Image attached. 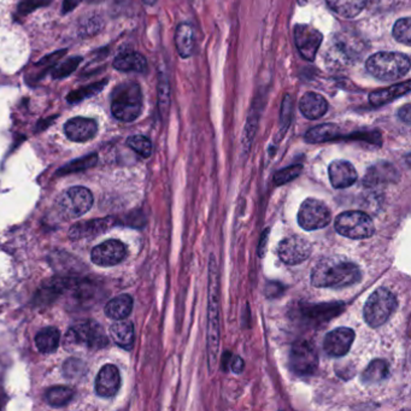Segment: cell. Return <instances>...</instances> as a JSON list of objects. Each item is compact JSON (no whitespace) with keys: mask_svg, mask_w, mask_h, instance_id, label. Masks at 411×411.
I'll list each match as a JSON object with an SVG mask.
<instances>
[{"mask_svg":"<svg viewBox=\"0 0 411 411\" xmlns=\"http://www.w3.org/2000/svg\"><path fill=\"white\" fill-rule=\"evenodd\" d=\"M110 336L116 345L121 346L122 349H132L134 344V326L130 322H126L119 320L117 322L111 324Z\"/></svg>","mask_w":411,"mask_h":411,"instance_id":"cb8c5ba5","label":"cell"},{"mask_svg":"<svg viewBox=\"0 0 411 411\" xmlns=\"http://www.w3.org/2000/svg\"><path fill=\"white\" fill-rule=\"evenodd\" d=\"M114 68L119 71H134V73H142L147 68L146 58L137 52H126L119 54L114 61Z\"/></svg>","mask_w":411,"mask_h":411,"instance_id":"603a6c76","label":"cell"},{"mask_svg":"<svg viewBox=\"0 0 411 411\" xmlns=\"http://www.w3.org/2000/svg\"><path fill=\"white\" fill-rule=\"evenodd\" d=\"M366 66L376 79L394 81L410 71V59L404 53L378 52L368 58Z\"/></svg>","mask_w":411,"mask_h":411,"instance_id":"3957f363","label":"cell"},{"mask_svg":"<svg viewBox=\"0 0 411 411\" xmlns=\"http://www.w3.org/2000/svg\"><path fill=\"white\" fill-rule=\"evenodd\" d=\"M51 1L52 0H22L18 5V13H21V15L31 13L38 8L51 4Z\"/></svg>","mask_w":411,"mask_h":411,"instance_id":"74e56055","label":"cell"},{"mask_svg":"<svg viewBox=\"0 0 411 411\" xmlns=\"http://www.w3.org/2000/svg\"><path fill=\"white\" fill-rule=\"evenodd\" d=\"M66 339H70L71 343L86 345L89 349H102L109 343L102 326L94 321L76 323L66 333Z\"/></svg>","mask_w":411,"mask_h":411,"instance_id":"9c48e42d","label":"cell"},{"mask_svg":"<svg viewBox=\"0 0 411 411\" xmlns=\"http://www.w3.org/2000/svg\"><path fill=\"white\" fill-rule=\"evenodd\" d=\"M301 172H303V167L299 164L291 165L288 168L281 169L274 175L275 185L281 186L287 184V182H291L292 180H294V179L299 177Z\"/></svg>","mask_w":411,"mask_h":411,"instance_id":"836d02e7","label":"cell"},{"mask_svg":"<svg viewBox=\"0 0 411 411\" xmlns=\"http://www.w3.org/2000/svg\"><path fill=\"white\" fill-rule=\"evenodd\" d=\"M80 62H81V58L80 57L70 58V59H68L66 62H63L62 64H59V66L53 70V77H56V79H63V77H66V76L70 75L71 73L75 70L76 68H77Z\"/></svg>","mask_w":411,"mask_h":411,"instance_id":"d590c367","label":"cell"},{"mask_svg":"<svg viewBox=\"0 0 411 411\" xmlns=\"http://www.w3.org/2000/svg\"><path fill=\"white\" fill-rule=\"evenodd\" d=\"M313 246L301 237H290L278 244V253L280 260L288 265L299 264L309 258Z\"/></svg>","mask_w":411,"mask_h":411,"instance_id":"7c38bea8","label":"cell"},{"mask_svg":"<svg viewBox=\"0 0 411 411\" xmlns=\"http://www.w3.org/2000/svg\"><path fill=\"white\" fill-rule=\"evenodd\" d=\"M93 202L92 192L86 187L77 186L64 190L58 197L57 209L66 218H79L91 210Z\"/></svg>","mask_w":411,"mask_h":411,"instance_id":"8992f818","label":"cell"},{"mask_svg":"<svg viewBox=\"0 0 411 411\" xmlns=\"http://www.w3.org/2000/svg\"><path fill=\"white\" fill-rule=\"evenodd\" d=\"M195 31L190 23H180L175 33V45L182 58H188L195 51Z\"/></svg>","mask_w":411,"mask_h":411,"instance_id":"44dd1931","label":"cell"},{"mask_svg":"<svg viewBox=\"0 0 411 411\" xmlns=\"http://www.w3.org/2000/svg\"><path fill=\"white\" fill-rule=\"evenodd\" d=\"M397 308V299L387 288L380 287L371 293L366 301L363 315L366 322L373 328H378L387 322Z\"/></svg>","mask_w":411,"mask_h":411,"instance_id":"5b68a950","label":"cell"},{"mask_svg":"<svg viewBox=\"0 0 411 411\" xmlns=\"http://www.w3.org/2000/svg\"><path fill=\"white\" fill-rule=\"evenodd\" d=\"M410 18H401L398 20L394 27V39L398 40L399 43L407 45H410L411 40V27Z\"/></svg>","mask_w":411,"mask_h":411,"instance_id":"1f68e13d","label":"cell"},{"mask_svg":"<svg viewBox=\"0 0 411 411\" xmlns=\"http://www.w3.org/2000/svg\"><path fill=\"white\" fill-rule=\"evenodd\" d=\"M133 310V298L129 294H121V296L112 298L105 305V315L111 320L119 321L128 317Z\"/></svg>","mask_w":411,"mask_h":411,"instance_id":"7402d4cb","label":"cell"},{"mask_svg":"<svg viewBox=\"0 0 411 411\" xmlns=\"http://www.w3.org/2000/svg\"><path fill=\"white\" fill-rule=\"evenodd\" d=\"M341 130L336 124H320L317 127L308 130L305 134V140L310 144H320L327 142L341 137Z\"/></svg>","mask_w":411,"mask_h":411,"instance_id":"d4e9b609","label":"cell"},{"mask_svg":"<svg viewBox=\"0 0 411 411\" xmlns=\"http://www.w3.org/2000/svg\"><path fill=\"white\" fill-rule=\"evenodd\" d=\"M290 367L298 375H311L318 367L316 350L309 341H297L290 352Z\"/></svg>","mask_w":411,"mask_h":411,"instance_id":"30bf717a","label":"cell"},{"mask_svg":"<svg viewBox=\"0 0 411 411\" xmlns=\"http://www.w3.org/2000/svg\"><path fill=\"white\" fill-rule=\"evenodd\" d=\"M97 155L89 156V157H84L82 159H77L75 162L69 164L66 168H63L62 170H66V172H77L80 169H86L92 167L97 162Z\"/></svg>","mask_w":411,"mask_h":411,"instance_id":"8d00e7d4","label":"cell"},{"mask_svg":"<svg viewBox=\"0 0 411 411\" xmlns=\"http://www.w3.org/2000/svg\"><path fill=\"white\" fill-rule=\"evenodd\" d=\"M328 6L343 17L354 18L362 13L367 0H326Z\"/></svg>","mask_w":411,"mask_h":411,"instance_id":"4316f807","label":"cell"},{"mask_svg":"<svg viewBox=\"0 0 411 411\" xmlns=\"http://www.w3.org/2000/svg\"><path fill=\"white\" fill-rule=\"evenodd\" d=\"M394 174H396V169L392 164L381 162L368 170L366 182L369 185H376L384 181H391L394 179Z\"/></svg>","mask_w":411,"mask_h":411,"instance_id":"f1b7e54d","label":"cell"},{"mask_svg":"<svg viewBox=\"0 0 411 411\" xmlns=\"http://www.w3.org/2000/svg\"><path fill=\"white\" fill-rule=\"evenodd\" d=\"M112 227L111 218H97L91 221L79 222L71 227L69 237L73 240L77 239L93 238L103 234Z\"/></svg>","mask_w":411,"mask_h":411,"instance_id":"ac0fdd59","label":"cell"},{"mask_svg":"<svg viewBox=\"0 0 411 411\" xmlns=\"http://www.w3.org/2000/svg\"><path fill=\"white\" fill-rule=\"evenodd\" d=\"M389 375V366L382 359H375L368 366L362 375L364 382H379Z\"/></svg>","mask_w":411,"mask_h":411,"instance_id":"f546056e","label":"cell"},{"mask_svg":"<svg viewBox=\"0 0 411 411\" xmlns=\"http://www.w3.org/2000/svg\"><path fill=\"white\" fill-rule=\"evenodd\" d=\"M142 110V89L139 84L128 82L119 86L114 93L111 112L122 122H133Z\"/></svg>","mask_w":411,"mask_h":411,"instance_id":"277c9868","label":"cell"},{"mask_svg":"<svg viewBox=\"0 0 411 411\" xmlns=\"http://www.w3.org/2000/svg\"><path fill=\"white\" fill-rule=\"evenodd\" d=\"M299 109L306 119H317L327 112L328 103L321 94L308 92L301 97Z\"/></svg>","mask_w":411,"mask_h":411,"instance_id":"d6986e66","label":"cell"},{"mask_svg":"<svg viewBox=\"0 0 411 411\" xmlns=\"http://www.w3.org/2000/svg\"><path fill=\"white\" fill-rule=\"evenodd\" d=\"M106 81H102V82H97V84H89V87H84V89H77L71 92L68 96V102L70 103H79L81 100H84L86 98L92 97L96 93L102 91L103 87L105 86Z\"/></svg>","mask_w":411,"mask_h":411,"instance_id":"d6a6232c","label":"cell"},{"mask_svg":"<svg viewBox=\"0 0 411 411\" xmlns=\"http://www.w3.org/2000/svg\"><path fill=\"white\" fill-rule=\"evenodd\" d=\"M336 230L345 238H371L375 233L374 222L371 216L362 211H346L336 218Z\"/></svg>","mask_w":411,"mask_h":411,"instance_id":"52a82bcc","label":"cell"},{"mask_svg":"<svg viewBox=\"0 0 411 411\" xmlns=\"http://www.w3.org/2000/svg\"><path fill=\"white\" fill-rule=\"evenodd\" d=\"M121 386V375L114 364H106L96 378V392L99 397H114Z\"/></svg>","mask_w":411,"mask_h":411,"instance_id":"2e32d148","label":"cell"},{"mask_svg":"<svg viewBox=\"0 0 411 411\" xmlns=\"http://www.w3.org/2000/svg\"><path fill=\"white\" fill-rule=\"evenodd\" d=\"M61 341V333L57 328L46 327L36 334V348L41 354H52L59 346Z\"/></svg>","mask_w":411,"mask_h":411,"instance_id":"484cf974","label":"cell"},{"mask_svg":"<svg viewBox=\"0 0 411 411\" xmlns=\"http://www.w3.org/2000/svg\"><path fill=\"white\" fill-rule=\"evenodd\" d=\"M127 256V248L122 241L111 239L99 244L91 252V260L99 267H112L124 261Z\"/></svg>","mask_w":411,"mask_h":411,"instance_id":"4fadbf2b","label":"cell"},{"mask_svg":"<svg viewBox=\"0 0 411 411\" xmlns=\"http://www.w3.org/2000/svg\"><path fill=\"white\" fill-rule=\"evenodd\" d=\"M398 116H399V119L404 121L405 124H410V117H411V107L410 104H407V105L403 106L401 110L398 111Z\"/></svg>","mask_w":411,"mask_h":411,"instance_id":"60d3db41","label":"cell"},{"mask_svg":"<svg viewBox=\"0 0 411 411\" xmlns=\"http://www.w3.org/2000/svg\"><path fill=\"white\" fill-rule=\"evenodd\" d=\"M158 98L159 111L162 112V115L165 116L168 114L169 105H170V89H169L168 80L164 76L159 80Z\"/></svg>","mask_w":411,"mask_h":411,"instance_id":"e575fe53","label":"cell"},{"mask_svg":"<svg viewBox=\"0 0 411 411\" xmlns=\"http://www.w3.org/2000/svg\"><path fill=\"white\" fill-rule=\"evenodd\" d=\"M292 116V100L291 97L287 96L283 100V109H281V130H287L288 124L291 122Z\"/></svg>","mask_w":411,"mask_h":411,"instance_id":"f35d334b","label":"cell"},{"mask_svg":"<svg viewBox=\"0 0 411 411\" xmlns=\"http://www.w3.org/2000/svg\"><path fill=\"white\" fill-rule=\"evenodd\" d=\"M323 36L321 31L310 24H297L294 27V41L301 57L313 62L318 49L322 44Z\"/></svg>","mask_w":411,"mask_h":411,"instance_id":"8fae6325","label":"cell"},{"mask_svg":"<svg viewBox=\"0 0 411 411\" xmlns=\"http://www.w3.org/2000/svg\"><path fill=\"white\" fill-rule=\"evenodd\" d=\"M74 398V391L66 386H53L46 391L45 399L53 408L68 405Z\"/></svg>","mask_w":411,"mask_h":411,"instance_id":"83f0119b","label":"cell"},{"mask_svg":"<svg viewBox=\"0 0 411 411\" xmlns=\"http://www.w3.org/2000/svg\"><path fill=\"white\" fill-rule=\"evenodd\" d=\"M64 132L71 142H89L97 134V122L94 119L86 117H74L66 122Z\"/></svg>","mask_w":411,"mask_h":411,"instance_id":"9a60e30c","label":"cell"},{"mask_svg":"<svg viewBox=\"0 0 411 411\" xmlns=\"http://www.w3.org/2000/svg\"><path fill=\"white\" fill-rule=\"evenodd\" d=\"M127 145L144 158H149L152 154V142L149 137L144 135H133L128 137Z\"/></svg>","mask_w":411,"mask_h":411,"instance_id":"4dcf8cb0","label":"cell"},{"mask_svg":"<svg viewBox=\"0 0 411 411\" xmlns=\"http://www.w3.org/2000/svg\"><path fill=\"white\" fill-rule=\"evenodd\" d=\"M244 367H245V363H244L241 357H239V356H235L230 361V368H232V371H234L235 374H240L244 371Z\"/></svg>","mask_w":411,"mask_h":411,"instance_id":"ab89813d","label":"cell"},{"mask_svg":"<svg viewBox=\"0 0 411 411\" xmlns=\"http://www.w3.org/2000/svg\"><path fill=\"white\" fill-rule=\"evenodd\" d=\"M216 260L211 256L209 263L208 363L210 371H215L220 349V297Z\"/></svg>","mask_w":411,"mask_h":411,"instance_id":"7a4b0ae2","label":"cell"},{"mask_svg":"<svg viewBox=\"0 0 411 411\" xmlns=\"http://www.w3.org/2000/svg\"><path fill=\"white\" fill-rule=\"evenodd\" d=\"M410 80L404 81L402 84H394L389 89H379L369 94V102L371 105L378 106L386 105L392 100H396L397 98L405 96L410 92Z\"/></svg>","mask_w":411,"mask_h":411,"instance_id":"ffe728a7","label":"cell"},{"mask_svg":"<svg viewBox=\"0 0 411 411\" xmlns=\"http://www.w3.org/2000/svg\"><path fill=\"white\" fill-rule=\"evenodd\" d=\"M81 3V0H64L63 3V13H70Z\"/></svg>","mask_w":411,"mask_h":411,"instance_id":"b9f144b4","label":"cell"},{"mask_svg":"<svg viewBox=\"0 0 411 411\" xmlns=\"http://www.w3.org/2000/svg\"><path fill=\"white\" fill-rule=\"evenodd\" d=\"M155 1L156 0H145V3H147V4H154Z\"/></svg>","mask_w":411,"mask_h":411,"instance_id":"7bdbcfd3","label":"cell"},{"mask_svg":"<svg viewBox=\"0 0 411 411\" xmlns=\"http://www.w3.org/2000/svg\"><path fill=\"white\" fill-rule=\"evenodd\" d=\"M354 331L351 328H336L324 336L323 350L329 357H343L354 344Z\"/></svg>","mask_w":411,"mask_h":411,"instance_id":"5bb4252c","label":"cell"},{"mask_svg":"<svg viewBox=\"0 0 411 411\" xmlns=\"http://www.w3.org/2000/svg\"><path fill=\"white\" fill-rule=\"evenodd\" d=\"M297 220L303 230H322L331 223V212L327 204L318 199L309 198L301 204Z\"/></svg>","mask_w":411,"mask_h":411,"instance_id":"ba28073f","label":"cell"},{"mask_svg":"<svg viewBox=\"0 0 411 411\" xmlns=\"http://www.w3.org/2000/svg\"><path fill=\"white\" fill-rule=\"evenodd\" d=\"M329 180L334 188L343 190L354 185L357 181L358 174L354 165L348 160H334L328 168Z\"/></svg>","mask_w":411,"mask_h":411,"instance_id":"e0dca14e","label":"cell"},{"mask_svg":"<svg viewBox=\"0 0 411 411\" xmlns=\"http://www.w3.org/2000/svg\"><path fill=\"white\" fill-rule=\"evenodd\" d=\"M310 280L315 287H349L362 280V273L357 264L346 258L324 257L315 264Z\"/></svg>","mask_w":411,"mask_h":411,"instance_id":"6da1fadb","label":"cell"}]
</instances>
